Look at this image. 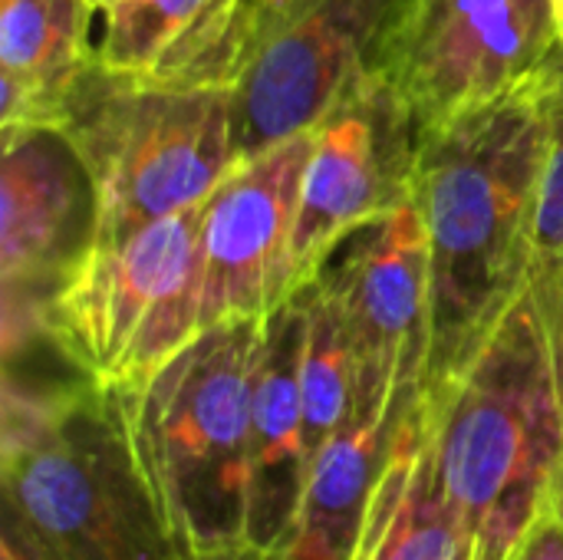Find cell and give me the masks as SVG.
Masks as SVG:
<instances>
[{
  "label": "cell",
  "instance_id": "cell-1",
  "mask_svg": "<svg viewBox=\"0 0 563 560\" xmlns=\"http://www.w3.org/2000/svg\"><path fill=\"white\" fill-rule=\"evenodd\" d=\"M544 165L541 69L419 139L416 191L429 244L426 389L449 380L531 287Z\"/></svg>",
  "mask_w": 563,
  "mask_h": 560
},
{
  "label": "cell",
  "instance_id": "cell-22",
  "mask_svg": "<svg viewBox=\"0 0 563 560\" xmlns=\"http://www.w3.org/2000/svg\"><path fill=\"white\" fill-rule=\"evenodd\" d=\"M185 560H280V554L254 548V545H238V548H224V551H211V554H191Z\"/></svg>",
  "mask_w": 563,
  "mask_h": 560
},
{
  "label": "cell",
  "instance_id": "cell-17",
  "mask_svg": "<svg viewBox=\"0 0 563 560\" xmlns=\"http://www.w3.org/2000/svg\"><path fill=\"white\" fill-rule=\"evenodd\" d=\"M416 399L353 413L350 422L317 452L294 538L277 551L280 560L353 558L373 485L386 465L396 429Z\"/></svg>",
  "mask_w": 563,
  "mask_h": 560
},
{
  "label": "cell",
  "instance_id": "cell-23",
  "mask_svg": "<svg viewBox=\"0 0 563 560\" xmlns=\"http://www.w3.org/2000/svg\"><path fill=\"white\" fill-rule=\"evenodd\" d=\"M548 508L554 512V518L563 525V459L554 472V482H551V495H548Z\"/></svg>",
  "mask_w": 563,
  "mask_h": 560
},
{
  "label": "cell",
  "instance_id": "cell-16",
  "mask_svg": "<svg viewBox=\"0 0 563 560\" xmlns=\"http://www.w3.org/2000/svg\"><path fill=\"white\" fill-rule=\"evenodd\" d=\"M86 0L0 3V125H59L96 63Z\"/></svg>",
  "mask_w": 563,
  "mask_h": 560
},
{
  "label": "cell",
  "instance_id": "cell-8",
  "mask_svg": "<svg viewBox=\"0 0 563 560\" xmlns=\"http://www.w3.org/2000/svg\"><path fill=\"white\" fill-rule=\"evenodd\" d=\"M99 248L92 175L63 125H0L3 356L43 343L49 300Z\"/></svg>",
  "mask_w": 563,
  "mask_h": 560
},
{
  "label": "cell",
  "instance_id": "cell-26",
  "mask_svg": "<svg viewBox=\"0 0 563 560\" xmlns=\"http://www.w3.org/2000/svg\"><path fill=\"white\" fill-rule=\"evenodd\" d=\"M3 560H10V558H3Z\"/></svg>",
  "mask_w": 563,
  "mask_h": 560
},
{
  "label": "cell",
  "instance_id": "cell-25",
  "mask_svg": "<svg viewBox=\"0 0 563 560\" xmlns=\"http://www.w3.org/2000/svg\"><path fill=\"white\" fill-rule=\"evenodd\" d=\"M86 3H89V10H92V13H106L115 0H86Z\"/></svg>",
  "mask_w": 563,
  "mask_h": 560
},
{
  "label": "cell",
  "instance_id": "cell-15",
  "mask_svg": "<svg viewBox=\"0 0 563 560\" xmlns=\"http://www.w3.org/2000/svg\"><path fill=\"white\" fill-rule=\"evenodd\" d=\"M350 560H475L439 479L422 396L396 429Z\"/></svg>",
  "mask_w": 563,
  "mask_h": 560
},
{
  "label": "cell",
  "instance_id": "cell-6",
  "mask_svg": "<svg viewBox=\"0 0 563 560\" xmlns=\"http://www.w3.org/2000/svg\"><path fill=\"white\" fill-rule=\"evenodd\" d=\"M201 323V205L102 244L43 314V343L99 386H129Z\"/></svg>",
  "mask_w": 563,
  "mask_h": 560
},
{
  "label": "cell",
  "instance_id": "cell-2",
  "mask_svg": "<svg viewBox=\"0 0 563 560\" xmlns=\"http://www.w3.org/2000/svg\"><path fill=\"white\" fill-rule=\"evenodd\" d=\"M445 498L475 560H511L563 459V380L534 284L422 393Z\"/></svg>",
  "mask_w": 563,
  "mask_h": 560
},
{
  "label": "cell",
  "instance_id": "cell-13",
  "mask_svg": "<svg viewBox=\"0 0 563 560\" xmlns=\"http://www.w3.org/2000/svg\"><path fill=\"white\" fill-rule=\"evenodd\" d=\"M303 340L307 304L300 287L261 323L251 436H247V545L284 551L294 538L310 455L303 436Z\"/></svg>",
  "mask_w": 563,
  "mask_h": 560
},
{
  "label": "cell",
  "instance_id": "cell-3",
  "mask_svg": "<svg viewBox=\"0 0 563 560\" xmlns=\"http://www.w3.org/2000/svg\"><path fill=\"white\" fill-rule=\"evenodd\" d=\"M3 558L185 560L135 472L112 389L73 376L3 386Z\"/></svg>",
  "mask_w": 563,
  "mask_h": 560
},
{
  "label": "cell",
  "instance_id": "cell-24",
  "mask_svg": "<svg viewBox=\"0 0 563 560\" xmlns=\"http://www.w3.org/2000/svg\"><path fill=\"white\" fill-rule=\"evenodd\" d=\"M551 10H554V26H558V40L563 43V0H551Z\"/></svg>",
  "mask_w": 563,
  "mask_h": 560
},
{
  "label": "cell",
  "instance_id": "cell-14",
  "mask_svg": "<svg viewBox=\"0 0 563 560\" xmlns=\"http://www.w3.org/2000/svg\"><path fill=\"white\" fill-rule=\"evenodd\" d=\"M247 0H115L96 63L158 86H228Z\"/></svg>",
  "mask_w": 563,
  "mask_h": 560
},
{
  "label": "cell",
  "instance_id": "cell-10",
  "mask_svg": "<svg viewBox=\"0 0 563 560\" xmlns=\"http://www.w3.org/2000/svg\"><path fill=\"white\" fill-rule=\"evenodd\" d=\"M558 43L551 0H409L379 69L426 132L531 79Z\"/></svg>",
  "mask_w": 563,
  "mask_h": 560
},
{
  "label": "cell",
  "instance_id": "cell-7",
  "mask_svg": "<svg viewBox=\"0 0 563 560\" xmlns=\"http://www.w3.org/2000/svg\"><path fill=\"white\" fill-rule=\"evenodd\" d=\"M409 0H247L231 106L238 158L317 122L373 69Z\"/></svg>",
  "mask_w": 563,
  "mask_h": 560
},
{
  "label": "cell",
  "instance_id": "cell-4",
  "mask_svg": "<svg viewBox=\"0 0 563 560\" xmlns=\"http://www.w3.org/2000/svg\"><path fill=\"white\" fill-rule=\"evenodd\" d=\"M261 323L264 317L205 327L155 373L112 386L135 472L181 558L247 545Z\"/></svg>",
  "mask_w": 563,
  "mask_h": 560
},
{
  "label": "cell",
  "instance_id": "cell-18",
  "mask_svg": "<svg viewBox=\"0 0 563 560\" xmlns=\"http://www.w3.org/2000/svg\"><path fill=\"white\" fill-rule=\"evenodd\" d=\"M307 304L303 340V436L310 462L350 422L356 409V356L340 317L317 281L300 284Z\"/></svg>",
  "mask_w": 563,
  "mask_h": 560
},
{
  "label": "cell",
  "instance_id": "cell-9",
  "mask_svg": "<svg viewBox=\"0 0 563 560\" xmlns=\"http://www.w3.org/2000/svg\"><path fill=\"white\" fill-rule=\"evenodd\" d=\"M356 356V409L422 396L429 363V244L416 201L340 238L310 277Z\"/></svg>",
  "mask_w": 563,
  "mask_h": 560
},
{
  "label": "cell",
  "instance_id": "cell-21",
  "mask_svg": "<svg viewBox=\"0 0 563 560\" xmlns=\"http://www.w3.org/2000/svg\"><path fill=\"white\" fill-rule=\"evenodd\" d=\"M538 297H541V307H544V320H548V330H551V340H554V353H558V366H561L563 380V271L548 290H538Z\"/></svg>",
  "mask_w": 563,
  "mask_h": 560
},
{
  "label": "cell",
  "instance_id": "cell-19",
  "mask_svg": "<svg viewBox=\"0 0 563 560\" xmlns=\"http://www.w3.org/2000/svg\"><path fill=\"white\" fill-rule=\"evenodd\" d=\"M544 99V165L538 185L534 238H531V284L548 290L563 271V43L541 66Z\"/></svg>",
  "mask_w": 563,
  "mask_h": 560
},
{
  "label": "cell",
  "instance_id": "cell-5",
  "mask_svg": "<svg viewBox=\"0 0 563 560\" xmlns=\"http://www.w3.org/2000/svg\"><path fill=\"white\" fill-rule=\"evenodd\" d=\"M99 198V248L201 205L238 165L228 86H158L92 63L59 122Z\"/></svg>",
  "mask_w": 563,
  "mask_h": 560
},
{
  "label": "cell",
  "instance_id": "cell-11",
  "mask_svg": "<svg viewBox=\"0 0 563 560\" xmlns=\"http://www.w3.org/2000/svg\"><path fill=\"white\" fill-rule=\"evenodd\" d=\"M419 139L416 112L383 69L366 73L317 122L294 231V290L340 238L412 201Z\"/></svg>",
  "mask_w": 563,
  "mask_h": 560
},
{
  "label": "cell",
  "instance_id": "cell-20",
  "mask_svg": "<svg viewBox=\"0 0 563 560\" xmlns=\"http://www.w3.org/2000/svg\"><path fill=\"white\" fill-rule=\"evenodd\" d=\"M511 560H563V525L554 518L551 508H544L531 521Z\"/></svg>",
  "mask_w": 563,
  "mask_h": 560
},
{
  "label": "cell",
  "instance_id": "cell-12",
  "mask_svg": "<svg viewBox=\"0 0 563 560\" xmlns=\"http://www.w3.org/2000/svg\"><path fill=\"white\" fill-rule=\"evenodd\" d=\"M313 129L238 158L201 201V323L261 320L294 294V231Z\"/></svg>",
  "mask_w": 563,
  "mask_h": 560
}]
</instances>
